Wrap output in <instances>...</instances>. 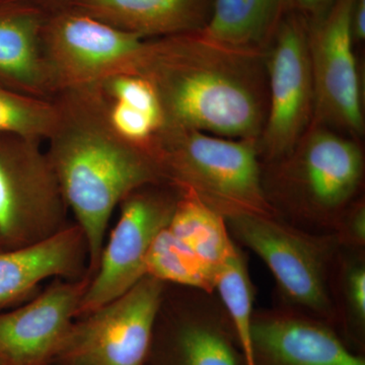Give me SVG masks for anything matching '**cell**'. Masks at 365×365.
I'll return each mask as SVG.
<instances>
[{
    "instance_id": "obj_17",
    "label": "cell",
    "mask_w": 365,
    "mask_h": 365,
    "mask_svg": "<svg viewBox=\"0 0 365 365\" xmlns=\"http://www.w3.org/2000/svg\"><path fill=\"white\" fill-rule=\"evenodd\" d=\"M44 21L35 7L19 4L0 11V76L46 100L54 88L43 55Z\"/></svg>"
},
{
    "instance_id": "obj_14",
    "label": "cell",
    "mask_w": 365,
    "mask_h": 365,
    "mask_svg": "<svg viewBox=\"0 0 365 365\" xmlns=\"http://www.w3.org/2000/svg\"><path fill=\"white\" fill-rule=\"evenodd\" d=\"M253 365H365L325 322L280 306L255 311Z\"/></svg>"
},
{
    "instance_id": "obj_20",
    "label": "cell",
    "mask_w": 365,
    "mask_h": 365,
    "mask_svg": "<svg viewBox=\"0 0 365 365\" xmlns=\"http://www.w3.org/2000/svg\"><path fill=\"white\" fill-rule=\"evenodd\" d=\"M168 228L215 276L237 245L223 216L182 192Z\"/></svg>"
},
{
    "instance_id": "obj_4",
    "label": "cell",
    "mask_w": 365,
    "mask_h": 365,
    "mask_svg": "<svg viewBox=\"0 0 365 365\" xmlns=\"http://www.w3.org/2000/svg\"><path fill=\"white\" fill-rule=\"evenodd\" d=\"M150 153L163 180L223 216H276L262 181L258 139L163 127Z\"/></svg>"
},
{
    "instance_id": "obj_15",
    "label": "cell",
    "mask_w": 365,
    "mask_h": 365,
    "mask_svg": "<svg viewBox=\"0 0 365 365\" xmlns=\"http://www.w3.org/2000/svg\"><path fill=\"white\" fill-rule=\"evenodd\" d=\"M88 248L78 225L66 227L49 239L0 251V307L25 297L51 277H78L85 270Z\"/></svg>"
},
{
    "instance_id": "obj_1",
    "label": "cell",
    "mask_w": 365,
    "mask_h": 365,
    "mask_svg": "<svg viewBox=\"0 0 365 365\" xmlns=\"http://www.w3.org/2000/svg\"><path fill=\"white\" fill-rule=\"evenodd\" d=\"M138 76L157 90L165 126L259 139L268 108L266 53L242 51L200 32L150 40Z\"/></svg>"
},
{
    "instance_id": "obj_27",
    "label": "cell",
    "mask_w": 365,
    "mask_h": 365,
    "mask_svg": "<svg viewBox=\"0 0 365 365\" xmlns=\"http://www.w3.org/2000/svg\"><path fill=\"white\" fill-rule=\"evenodd\" d=\"M352 31L355 41L365 39V0H355L352 11Z\"/></svg>"
},
{
    "instance_id": "obj_9",
    "label": "cell",
    "mask_w": 365,
    "mask_h": 365,
    "mask_svg": "<svg viewBox=\"0 0 365 365\" xmlns=\"http://www.w3.org/2000/svg\"><path fill=\"white\" fill-rule=\"evenodd\" d=\"M268 108L258 139L266 165L292 153L314 119V90L309 56V20L288 11L266 51Z\"/></svg>"
},
{
    "instance_id": "obj_16",
    "label": "cell",
    "mask_w": 365,
    "mask_h": 365,
    "mask_svg": "<svg viewBox=\"0 0 365 365\" xmlns=\"http://www.w3.org/2000/svg\"><path fill=\"white\" fill-rule=\"evenodd\" d=\"M68 9L143 39L202 30L212 0H68Z\"/></svg>"
},
{
    "instance_id": "obj_25",
    "label": "cell",
    "mask_w": 365,
    "mask_h": 365,
    "mask_svg": "<svg viewBox=\"0 0 365 365\" xmlns=\"http://www.w3.org/2000/svg\"><path fill=\"white\" fill-rule=\"evenodd\" d=\"M334 234L341 246L351 248H365V201L361 197L350 204L339 222Z\"/></svg>"
},
{
    "instance_id": "obj_22",
    "label": "cell",
    "mask_w": 365,
    "mask_h": 365,
    "mask_svg": "<svg viewBox=\"0 0 365 365\" xmlns=\"http://www.w3.org/2000/svg\"><path fill=\"white\" fill-rule=\"evenodd\" d=\"M145 267L146 275L165 284L215 292V274L168 227L151 245Z\"/></svg>"
},
{
    "instance_id": "obj_18",
    "label": "cell",
    "mask_w": 365,
    "mask_h": 365,
    "mask_svg": "<svg viewBox=\"0 0 365 365\" xmlns=\"http://www.w3.org/2000/svg\"><path fill=\"white\" fill-rule=\"evenodd\" d=\"M288 11V0H212L207 23L199 32L218 44L266 53Z\"/></svg>"
},
{
    "instance_id": "obj_8",
    "label": "cell",
    "mask_w": 365,
    "mask_h": 365,
    "mask_svg": "<svg viewBox=\"0 0 365 365\" xmlns=\"http://www.w3.org/2000/svg\"><path fill=\"white\" fill-rule=\"evenodd\" d=\"M165 288L144 276L126 294L76 319L53 365H144Z\"/></svg>"
},
{
    "instance_id": "obj_2",
    "label": "cell",
    "mask_w": 365,
    "mask_h": 365,
    "mask_svg": "<svg viewBox=\"0 0 365 365\" xmlns=\"http://www.w3.org/2000/svg\"><path fill=\"white\" fill-rule=\"evenodd\" d=\"M60 93L46 153L67 209L85 235L91 278L116 206L137 189L165 182L153 155L112 128L98 86Z\"/></svg>"
},
{
    "instance_id": "obj_29",
    "label": "cell",
    "mask_w": 365,
    "mask_h": 365,
    "mask_svg": "<svg viewBox=\"0 0 365 365\" xmlns=\"http://www.w3.org/2000/svg\"><path fill=\"white\" fill-rule=\"evenodd\" d=\"M0 365H2L1 364H0Z\"/></svg>"
},
{
    "instance_id": "obj_13",
    "label": "cell",
    "mask_w": 365,
    "mask_h": 365,
    "mask_svg": "<svg viewBox=\"0 0 365 365\" xmlns=\"http://www.w3.org/2000/svg\"><path fill=\"white\" fill-rule=\"evenodd\" d=\"M90 279L57 283L25 306L0 314V364L53 365Z\"/></svg>"
},
{
    "instance_id": "obj_28",
    "label": "cell",
    "mask_w": 365,
    "mask_h": 365,
    "mask_svg": "<svg viewBox=\"0 0 365 365\" xmlns=\"http://www.w3.org/2000/svg\"><path fill=\"white\" fill-rule=\"evenodd\" d=\"M29 1V0H7V2H16V4H20V2H26Z\"/></svg>"
},
{
    "instance_id": "obj_21",
    "label": "cell",
    "mask_w": 365,
    "mask_h": 365,
    "mask_svg": "<svg viewBox=\"0 0 365 365\" xmlns=\"http://www.w3.org/2000/svg\"><path fill=\"white\" fill-rule=\"evenodd\" d=\"M213 292L234 326L248 365H253L251 327L255 313V287L246 254L239 245L216 272Z\"/></svg>"
},
{
    "instance_id": "obj_11",
    "label": "cell",
    "mask_w": 365,
    "mask_h": 365,
    "mask_svg": "<svg viewBox=\"0 0 365 365\" xmlns=\"http://www.w3.org/2000/svg\"><path fill=\"white\" fill-rule=\"evenodd\" d=\"M354 4L355 0H334L325 13L309 21V56L314 90L312 123L359 137L364 132V118L353 50Z\"/></svg>"
},
{
    "instance_id": "obj_23",
    "label": "cell",
    "mask_w": 365,
    "mask_h": 365,
    "mask_svg": "<svg viewBox=\"0 0 365 365\" xmlns=\"http://www.w3.org/2000/svg\"><path fill=\"white\" fill-rule=\"evenodd\" d=\"M56 119L55 103L0 88V134L46 140Z\"/></svg>"
},
{
    "instance_id": "obj_19",
    "label": "cell",
    "mask_w": 365,
    "mask_h": 365,
    "mask_svg": "<svg viewBox=\"0 0 365 365\" xmlns=\"http://www.w3.org/2000/svg\"><path fill=\"white\" fill-rule=\"evenodd\" d=\"M336 332L353 352L365 356V248L341 246L330 280Z\"/></svg>"
},
{
    "instance_id": "obj_6",
    "label": "cell",
    "mask_w": 365,
    "mask_h": 365,
    "mask_svg": "<svg viewBox=\"0 0 365 365\" xmlns=\"http://www.w3.org/2000/svg\"><path fill=\"white\" fill-rule=\"evenodd\" d=\"M150 43L71 9L45 18L42 30L46 66L59 93L138 73Z\"/></svg>"
},
{
    "instance_id": "obj_24",
    "label": "cell",
    "mask_w": 365,
    "mask_h": 365,
    "mask_svg": "<svg viewBox=\"0 0 365 365\" xmlns=\"http://www.w3.org/2000/svg\"><path fill=\"white\" fill-rule=\"evenodd\" d=\"M98 86L108 101L122 103L150 116L165 126V117L157 90L150 81L138 74H118L102 81Z\"/></svg>"
},
{
    "instance_id": "obj_26",
    "label": "cell",
    "mask_w": 365,
    "mask_h": 365,
    "mask_svg": "<svg viewBox=\"0 0 365 365\" xmlns=\"http://www.w3.org/2000/svg\"><path fill=\"white\" fill-rule=\"evenodd\" d=\"M334 0H288L289 11L306 16L311 21L325 13Z\"/></svg>"
},
{
    "instance_id": "obj_3",
    "label": "cell",
    "mask_w": 365,
    "mask_h": 365,
    "mask_svg": "<svg viewBox=\"0 0 365 365\" xmlns=\"http://www.w3.org/2000/svg\"><path fill=\"white\" fill-rule=\"evenodd\" d=\"M364 177L359 143L313 123L289 155L262 170L276 216L317 234H334L341 215L359 198Z\"/></svg>"
},
{
    "instance_id": "obj_5",
    "label": "cell",
    "mask_w": 365,
    "mask_h": 365,
    "mask_svg": "<svg viewBox=\"0 0 365 365\" xmlns=\"http://www.w3.org/2000/svg\"><path fill=\"white\" fill-rule=\"evenodd\" d=\"M237 245L256 254L272 273L281 306L325 322L336 331L330 280L341 247L335 234H317L277 216L225 218Z\"/></svg>"
},
{
    "instance_id": "obj_7",
    "label": "cell",
    "mask_w": 365,
    "mask_h": 365,
    "mask_svg": "<svg viewBox=\"0 0 365 365\" xmlns=\"http://www.w3.org/2000/svg\"><path fill=\"white\" fill-rule=\"evenodd\" d=\"M0 140V251L30 246L66 227L67 206L42 141Z\"/></svg>"
},
{
    "instance_id": "obj_10",
    "label": "cell",
    "mask_w": 365,
    "mask_h": 365,
    "mask_svg": "<svg viewBox=\"0 0 365 365\" xmlns=\"http://www.w3.org/2000/svg\"><path fill=\"white\" fill-rule=\"evenodd\" d=\"M163 184L132 192L120 203L119 220L103 248L81 299L78 318L118 299L146 276L145 261L155 237L170 225L180 192Z\"/></svg>"
},
{
    "instance_id": "obj_12",
    "label": "cell",
    "mask_w": 365,
    "mask_h": 365,
    "mask_svg": "<svg viewBox=\"0 0 365 365\" xmlns=\"http://www.w3.org/2000/svg\"><path fill=\"white\" fill-rule=\"evenodd\" d=\"M186 292L170 311L162 302L144 365H248L217 295Z\"/></svg>"
}]
</instances>
